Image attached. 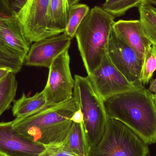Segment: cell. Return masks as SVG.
Segmentation results:
<instances>
[{"mask_svg": "<svg viewBox=\"0 0 156 156\" xmlns=\"http://www.w3.org/2000/svg\"><path fill=\"white\" fill-rule=\"evenodd\" d=\"M74 97L55 105L48 104L41 110L12 121L18 132L36 143L45 146L65 141L71 129V118L78 110Z\"/></svg>", "mask_w": 156, "mask_h": 156, "instance_id": "obj_1", "label": "cell"}, {"mask_svg": "<svg viewBox=\"0 0 156 156\" xmlns=\"http://www.w3.org/2000/svg\"><path fill=\"white\" fill-rule=\"evenodd\" d=\"M108 117L131 128L145 143H156V107L145 87L113 96L104 101Z\"/></svg>", "mask_w": 156, "mask_h": 156, "instance_id": "obj_2", "label": "cell"}, {"mask_svg": "<svg viewBox=\"0 0 156 156\" xmlns=\"http://www.w3.org/2000/svg\"><path fill=\"white\" fill-rule=\"evenodd\" d=\"M115 17L102 7L90 10L76 32L78 49L88 76L101 64L114 24Z\"/></svg>", "mask_w": 156, "mask_h": 156, "instance_id": "obj_3", "label": "cell"}, {"mask_svg": "<svg viewBox=\"0 0 156 156\" xmlns=\"http://www.w3.org/2000/svg\"><path fill=\"white\" fill-rule=\"evenodd\" d=\"M73 97L83 116V125L91 151L101 139L106 129L108 117L104 101L88 76H75Z\"/></svg>", "mask_w": 156, "mask_h": 156, "instance_id": "obj_4", "label": "cell"}, {"mask_svg": "<svg viewBox=\"0 0 156 156\" xmlns=\"http://www.w3.org/2000/svg\"><path fill=\"white\" fill-rule=\"evenodd\" d=\"M148 144L119 120L108 117L103 136L89 156H148Z\"/></svg>", "mask_w": 156, "mask_h": 156, "instance_id": "obj_5", "label": "cell"}, {"mask_svg": "<svg viewBox=\"0 0 156 156\" xmlns=\"http://www.w3.org/2000/svg\"><path fill=\"white\" fill-rule=\"evenodd\" d=\"M106 53L114 66L129 82L138 88L144 87L140 80L143 61L113 28L106 46Z\"/></svg>", "mask_w": 156, "mask_h": 156, "instance_id": "obj_6", "label": "cell"}, {"mask_svg": "<svg viewBox=\"0 0 156 156\" xmlns=\"http://www.w3.org/2000/svg\"><path fill=\"white\" fill-rule=\"evenodd\" d=\"M75 80L71 75L69 50L58 56L49 68L44 90L48 104L64 102L73 97Z\"/></svg>", "mask_w": 156, "mask_h": 156, "instance_id": "obj_7", "label": "cell"}, {"mask_svg": "<svg viewBox=\"0 0 156 156\" xmlns=\"http://www.w3.org/2000/svg\"><path fill=\"white\" fill-rule=\"evenodd\" d=\"M50 0H28L17 15L30 44L56 36L48 19Z\"/></svg>", "mask_w": 156, "mask_h": 156, "instance_id": "obj_8", "label": "cell"}, {"mask_svg": "<svg viewBox=\"0 0 156 156\" xmlns=\"http://www.w3.org/2000/svg\"><path fill=\"white\" fill-rule=\"evenodd\" d=\"M87 76L104 101L118 94L141 89L126 80L114 66L106 53L99 66Z\"/></svg>", "mask_w": 156, "mask_h": 156, "instance_id": "obj_9", "label": "cell"}, {"mask_svg": "<svg viewBox=\"0 0 156 156\" xmlns=\"http://www.w3.org/2000/svg\"><path fill=\"white\" fill-rule=\"evenodd\" d=\"M72 38L65 33L34 43L24 64L28 66L49 69L55 59L69 50Z\"/></svg>", "mask_w": 156, "mask_h": 156, "instance_id": "obj_10", "label": "cell"}, {"mask_svg": "<svg viewBox=\"0 0 156 156\" xmlns=\"http://www.w3.org/2000/svg\"><path fill=\"white\" fill-rule=\"evenodd\" d=\"M45 148L18 132L12 121L0 122V156H39Z\"/></svg>", "mask_w": 156, "mask_h": 156, "instance_id": "obj_11", "label": "cell"}, {"mask_svg": "<svg viewBox=\"0 0 156 156\" xmlns=\"http://www.w3.org/2000/svg\"><path fill=\"white\" fill-rule=\"evenodd\" d=\"M0 42L11 54L24 62L31 46L17 16L9 14L0 18Z\"/></svg>", "mask_w": 156, "mask_h": 156, "instance_id": "obj_12", "label": "cell"}, {"mask_svg": "<svg viewBox=\"0 0 156 156\" xmlns=\"http://www.w3.org/2000/svg\"><path fill=\"white\" fill-rule=\"evenodd\" d=\"M113 29L144 62L147 51L152 45L140 20H120L115 23Z\"/></svg>", "mask_w": 156, "mask_h": 156, "instance_id": "obj_13", "label": "cell"}, {"mask_svg": "<svg viewBox=\"0 0 156 156\" xmlns=\"http://www.w3.org/2000/svg\"><path fill=\"white\" fill-rule=\"evenodd\" d=\"M44 90L31 97L24 93L21 98L14 101L13 115L16 117H23L34 113L48 105Z\"/></svg>", "mask_w": 156, "mask_h": 156, "instance_id": "obj_14", "label": "cell"}, {"mask_svg": "<svg viewBox=\"0 0 156 156\" xmlns=\"http://www.w3.org/2000/svg\"><path fill=\"white\" fill-rule=\"evenodd\" d=\"M69 9L68 0H50L48 19L50 27L55 35L65 33Z\"/></svg>", "mask_w": 156, "mask_h": 156, "instance_id": "obj_15", "label": "cell"}, {"mask_svg": "<svg viewBox=\"0 0 156 156\" xmlns=\"http://www.w3.org/2000/svg\"><path fill=\"white\" fill-rule=\"evenodd\" d=\"M63 145L78 156H89L90 149L87 142L83 122H73Z\"/></svg>", "mask_w": 156, "mask_h": 156, "instance_id": "obj_16", "label": "cell"}, {"mask_svg": "<svg viewBox=\"0 0 156 156\" xmlns=\"http://www.w3.org/2000/svg\"><path fill=\"white\" fill-rule=\"evenodd\" d=\"M140 21L146 35L156 47V7L143 1L138 6Z\"/></svg>", "mask_w": 156, "mask_h": 156, "instance_id": "obj_17", "label": "cell"}, {"mask_svg": "<svg viewBox=\"0 0 156 156\" xmlns=\"http://www.w3.org/2000/svg\"><path fill=\"white\" fill-rule=\"evenodd\" d=\"M17 84L15 74L12 72L0 81V116L14 100Z\"/></svg>", "mask_w": 156, "mask_h": 156, "instance_id": "obj_18", "label": "cell"}, {"mask_svg": "<svg viewBox=\"0 0 156 156\" xmlns=\"http://www.w3.org/2000/svg\"><path fill=\"white\" fill-rule=\"evenodd\" d=\"M9 14L12 13L2 0H0V18ZM23 64V62L11 54L0 42V68L8 69L16 74L20 71Z\"/></svg>", "mask_w": 156, "mask_h": 156, "instance_id": "obj_19", "label": "cell"}, {"mask_svg": "<svg viewBox=\"0 0 156 156\" xmlns=\"http://www.w3.org/2000/svg\"><path fill=\"white\" fill-rule=\"evenodd\" d=\"M90 11L89 7L85 4H76L69 7L67 24L65 33L74 38L79 26Z\"/></svg>", "mask_w": 156, "mask_h": 156, "instance_id": "obj_20", "label": "cell"}, {"mask_svg": "<svg viewBox=\"0 0 156 156\" xmlns=\"http://www.w3.org/2000/svg\"><path fill=\"white\" fill-rule=\"evenodd\" d=\"M143 0H105L102 8L115 18L123 15L131 8L138 7Z\"/></svg>", "mask_w": 156, "mask_h": 156, "instance_id": "obj_21", "label": "cell"}, {"mask_svg": "<svg viewBox=\"0 0 156 156\" xmlns=\"http://www.w3.org/2000/svg\"><path fill=\"white\" fill-rule=\"evenodd\" d=\"M156 70V47L152 45L147 51L143 62L140 80L144 86L149 83Z\"/></svg>", "mask_w": 156, "mask_h": 156, "instance_id": "obj_22", "label": "cell"}, {"mask_svg": "<svg viewBox=\"0 0 156 156\" xmlns=\"http://www.w3.org/2000/svg\"><path fill=\"white\" fill-rule=\"evenodd\" d=\"M39 156H78L67 149L62 143L45 146V148Z\"/></svg>", "mask_w": 156, "mask_h": 156, "instance_id": "obj_23", "label": "cell"}, {"mask_svg": "<svg viewBox=\"0 0 156 156\" xmlns=\"http://www.w3.org/2000/svg\"><path fill=\"white\" fill-rule=\"evenodd\" d=\"M28 0H2L5 5L12 14L17 15Z\"/></svg>", "mask_w": 156, "mask_h": 156, "instance_id": "obj_24", "label": "cell"}, {"mask_svg": "<svg viewBox=\"0 0 156 156\" xmlns=\"http://www.w3.org/2000/svg\"><path fill=\"white\" fill-rule=\"evenodd\" d=\"M71 121L75 122H83V116L80 109H78L77 111L75 112L71 118Z\"/></svg>", "mask_w": 156, "mask_h": 156, "instance_id": "obj_25", "label": "cell"}, {"mask_svg": "<svg viewBox=\"0 0 156 156\" xmlns=\"http://www.w3.org/2000/svg\"><path fill=\"white\" fill-rule=\"evenodd\" d=\"M151 93L156 95V78L150 81V86L148 89Z\"/></svg>", "mask_w": 156, "mask_h": 156, "instance_id": "obj_26", "label": "cell"}, {"mask_svg": "<svg viewBox=\"0 0 156 156\" xmlns=\"http://www.w3.org/2000/svg\"><path fill=\"white\" fill-rule=\"evenodd\" d=\"M11 71L5 69L0 68V81L5 77Z\"/></svg>", "mask_w": 156, "mask_h": 156, "instance_id": "obj_27", "label": "cell"}, {"mask_svg": "<svg viewBox=\"0 0 156 156\" xmlns=\"http://www.w3.org/2000/svg\"><path fill=\"white\" fill-rule=\"evenodd\" d=\"M79 1H80V0H68L69 7H70V6H72V5H75L77 4Z\"/></svg>", "mask_w": 156, "mask_h": 156, "instance_id": "obj_28", "label": "cell"}, {"mask_svg": "<svg viewBox=\"0 0 156 156\" xmlns=\"http://www.w3.org/2000/svg\"><path fill=\"white\" fill-rule=\"evenodd\" d=\"M144 2H147L153 5L156 6V0H143Z\"/></svg>", "mask_w": 156, "mask_h": 156, "instance_id": "obj_29", "label": "cell"}, {"mask_svg": "<svg viewBox=\"0 0 156 156\" xmlns=\"http://www.w3.org/2000/svg\"><path fill=\"white\" fill-rule=\"evenodd\" d=\"M153 100H154V103L156 107V95L153 94Z\"/></svg>", "mask_w": 156, "mask_h": 156, "instance_id": "obj_30", "label": "cell"}]
</instances>
